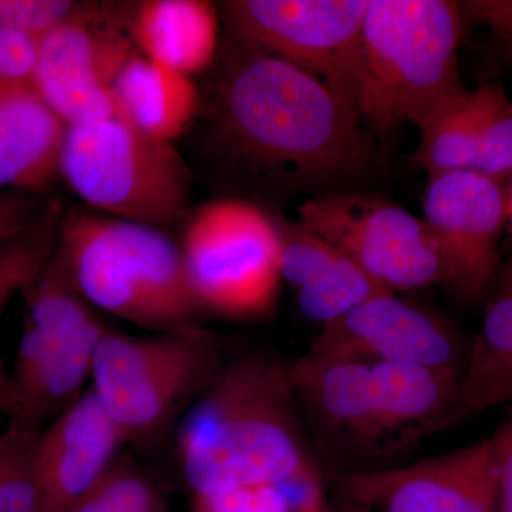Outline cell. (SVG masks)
<instances>
[{"instance_id":"obj_7","label":"cell","mask_w":512,"mask_h":512,"mask_svg":"<svg viewBox=\"0 0 512 512\" xmlns=\"http://www.w3.org/2000/svg\"><path fill=\"white\" fill-rule=\"evenodd\" d=\"M22 295L25 318L10 372L15 413L9 420L43 430L87 392L109 328L77 291L56 251Z\"/></svg>"},{"instance_id":"obj_9","label":"cell","mask_w":512,"mask_h":512,"mask_svg":"<svg viewBox=\"0 0 512 512\" xmlns=\"http://www.w3.org/2000/svg\"><path fill=\"white\" fill-rule=\"evenodd\" d=\"M366 8L367 0H229L221 6L235 42L311 74L357 116Z\"/></svg>"},{"instance_id":"obj_27","label":"cell","mask_w":512,"mask_h":512,"mask_svg":"<svg viewBox=\"0 0 512 512\" xmlns=\"http://www.w3.org/2000/svg\"><path fill=\"white\" fill-rule=\"evenodd\" d=\"M471 171L497 181L512 177V101L500 84H491L490 101Z\"/></svg>"},{"instance_id":"obj_16","label":"cell","mask_w":512,"mask_h":512,"mask_svg":"<svg viewBox=\"0 0 512 512\" xmlns=\"http://www.w3.org/2000/svg\"><path fill=\"white\" fill-rule=\"evenodd\" d=\"M119 430L92 389L40 431L36 512H69L120 454Z\"/></svg>"},{"instance_id":"obj_12","label":"cell","mask_w":512,"mask_h":512,"mask_svg":"<svg viewBox=\"0 0 512 512\" xmlns=\"http://www.w3.org/2000/svg\"><path fill=\"white\" fill-rule=\"evenodd\" d=\"M288 369L320 468L333 478L390 467L370 363L306 353L288 363Z\"/></svg>"},{"instance_id":"obj_14","label":"cell","mask_w":512,"mask_h":512,"mask_svg":"<svg viewBox=\"0 0 512 512\" xmlns=\"http://www.w3.org/2000/svg\"><path fill=\"white\" fill-rule=\"evenodd\" d=\"M309 355L365 363H403L460 377L467 348L457 330L396 293H383L322 326Z\"/></svg>"},{"instance_id":"obj_3","label":"cell","mask_w":512,"mask_h":512,"mask_svg":"<svg viewBox=\"0 0 512 512\" xmlns=\"http://www.w3.org/2000/svg\"><path fill=\"white\" fill-rule=\"evenodd\" d=\"M56 254L94 309L153 333L197 325L181 248L150 225L92 214L60 224Z\"/></svg>"},{"instance_id":"obj_15","label":"cell","mask_w":512,"mask_h":512,"mask_svg":"<svg viewBox=\"0 0 512 512\" xmlns=\"http://www.w3.org/2000/svg\"><path fill=\"white\" fill-rule=\"evenodd\" d=\"M424 221L446 249L456 289L481 298L500 274L498 239L508 222V192L501 181L476 171L430 175Z\"/></svg>"},{"instance_id":"obj_6","label":"cell","mask_w":512,"mask_h":512,"mask_svg":"<svg viewBox=\"0 0 512 512\" xmlns=\"http://www.w3.org/2000/svg\"><path fill=\"white\" fill-rule=\"evenodd\" d=\"M59 174L77 197L121 220L158 228L187 217L183 157L119 116L67 126Z\"/></svg>"},{"instance_id":"obj_23","label":"cell","mask_w":512,"mask_h":512,"mask_svg":"<svg viewBox=\"0 0 512 512\" xmlns=\"http://www.w3.org/2000/svg\"><path fill=\"white\" fill-rule=\"evenodd\" d=\"M491 84L447 101L419 127L420 143L410 165L427 175L471 171L490 101Z\"/></svg>"},{"instance_id":"obj_13","label":"cell","mask_w":512,"mask_h":512,"mask_svg":"<svg viewBox=\"0 0 512 512\" xmlns=\"http://www.w3.org/2000/svg\"><path fill=\"white\" fill-rule=\"evenodd\" d=\"M370 512H498L494 444L483 439L416 463L333 477Z\"/></svg>"},{"instance_id":"obj_33","label":"cell","mask_w":512,"mask_h":512,"mask_svg":"<svg viewBox=\"0 0 512 512\" xmlns=\"http://www.w3.org/2000/svg\"><path fill=\"white\" fill-rule=\"evenodd\" d=\"M15 413V394H13L10 372L0 356V414L10 417Z\"/></svg>"},{"instance_id":"obj_32","label":"cell","mask_w":512,"mask_h":512,"mask_svg":"<svg viewBox=\"0 0 512 512\" xmlns=\"http://www.w3.org/2000/svg\"><path fill=\"white\" fill-rule=\"evenodd\" d=\"M491 440L498 467V512H512V409Z\"/></svg>"},{"instance_id":"obj_24","label":"cell","mask_w":512,"mask_h":512,"mask_svg":"<svg viewBox=\"0 0 512 512\" xmlns=\"http://www.w3.org/2000/svg\"><path fill=\"white\" fill-rule=\"evenodd\" d=\"M69 512H168L160 485L130 454L121 453Z\"/></svg>"},{"instance_id":"obj_26","label":"cell","mask_w":512,"mask_h":512,"mask_svg":"<svg viewBox=\"0 0 512 512\" xmlns=\"http://www.w3.org/2000/svg\"><path fill=\"white\" fill-rule=\"evenodd\" d=\"M40 431L13 420L0 431V512H36L35 458Z\"/></svg>"},{"instance_id":"obj_29","label":"cell","mask_w":512,"mask_h":512,"mask_svg":"<svg viewBox=\"0 0 512 512\" xmlns=\"http://www.w3.org/2000/svg\"><path fill=\"white\" fill-rule=\"evenodd\" d=\"M194 512H295L281 483L244 485L192 497Z\"/></svg>"},{"instance_id":"obj_19","label":"cell","mask_w":512,"mask_h":512,"mask_svg":"<svg viewBox=\"0 0 512 512\" xmlns=\"http://www.w3.org/2000/svg\"><path fill=\"white\" fill-rule=\"evenodd\" d=\"M67 124L35 89L0 99V191L37 194L59 174Z\"/></svg>"},{"instance_id":"obj_35","label":"cell","mask_w":512,"mask_h":512,"mask_svg":"<svg viewBox=\"0 0 512 512\" xmlns=\"http://www.w3.org/2000/svg\"><path fill=\"white\" fill-rule=\"evenodd\" d=\"M508 227H510V234H511V242H512V184H511V190L508 191ZM510 259H512V249H511V256Z\"/></svg>"},{"instance_id":"obj_36","label":"cell","mask_w":512,"mask_h":512,"mask_svg":"<svg viewBox=\"0 0 512 512\" xmlns=\"http://www.w3.org/2000/svg\"><path fill=\"white\" fill-rule=\"evenodd\" d=\"M508 37H510V39H511V42H512V33H511V35H510V36H508Z\"/></svg>"},{"instance_id":"obj_5","label":"cell","mask_w":512,"mask_h":512,"mask_svg":"<svg viewBox=\"0 0 512 512\" xmlns=\"http://www.w3.org/2000/svg\"><path fill=\"white\" fill-rule=\"evenodd\" d=\"M224 362L218 339L200 326L151 336L109 329L94 356L90 389L124 444L154 447L180 423Z\"/></svg>"},{"instance_id":"obj_25","label":"cell","mask_w":512,"mask_h":512,"mask_svg":"<svg viewBox=\"0 0 512 512\" xmlns=\"http://www.w3.org/2000/svg\"><path fill=\"white\" fill-rule=\"evenodd\" d=\"M59 214V208L50 205L35 227L0 248V319L13 296L22 293L55 254Z\"/></svg>"},{"instance_id":"obj_4","label":"cell","mask_w":512,"mask_h":512,"mask_svg":"<svg viewBox=\"0 0 512 512\" xmlns=\"http://www.w3.org/2000/svg\"><path fill=\"white\" fill-rule=\"evenodd\" d=\"M461 8L448 0H367L362 26L365 86L359 116L387 133L419 128L463 92Z\"/></svg>"},{"instance_id":"obj_17","label":"cell","mask_w":512,"mask_h":512,"mask_svg":"<svg viewBox=\"0 0 512 512\" xmlns=\"http://www.w3.org/2000/svg\"><path fill=\"white\" fill-rule=\"evenodd\" d=\"M269 211L278 231L282 282L291 286L306 318L325 326L369 299L393 293L301 221Z\"/></svg>"},{"instance_id":"obj_2","label":"cell","mask_w":512,"mask_h":512,"mask_svg":"<svg viewBox=\"0 0 512 512\" xmlns=\"http://www.w3.org/2000/svg\"><path fill=\"white\" fill-rule=\"evenodd\" d=\"M177 457L192 497L323 473L288 363L264 355L222 363L178 423Z\"/></svg>"},{"instance_id":"obj_18","label":"cell","mask_w":512,"mask_h":512,"mask_svg":"<svg viewBox=\"0 0 512 512\" xmlns=\"http://www.w3.org/2000/svg\"><path fill=\"white\" fill-rule=\"evenodd\" d=\"M384 446L392 467L427 437L453 426L458 376L403 363H370Z\"/></svg>"},{"instance_id":"obj_30","label":"cell","mask_w":512,"mask_h":512,"mask_svg":"<svg viewBox=\"0 0 512 512\" xmlns=\"http://www.w3.org/2000/svg\"><path fill=\"white\" fill-rule=\"evenodd\" d=\"M40 39L0 28V99L20 90L35 89Z\"/></svg>"},{"instance_id":"obj_8","label":"cell","mask_w":512,"mask_h":512,"mask_svg":"<svg viewBox=\"0 0 512 512\" xmlns=\"http://www.w3.org/2000/svg\"><path fill=\"white\" fill-rule=\"evenodd\" d=\"M180 248L202 311L238 320L274 311L282 278L271 211L238 197L205 202L187 218Z\"/></svg>"},{"instance_id":"obj_21","label":"cell","mask_w":512,"mask_h":512,"mask_svg":"<svg viewBox=\"0 0 512 512\" xmlns=\"http://www.w3.org/2000/svg\"><path fill=\"white\" fill-rule=\"evenodd\" d=\"M512 403V259L490 291L480 332L467 348L451 424Z\"/></svg>"},{"instance_id":"obj_11","label":"cell","mask_w":512,"mask_h":512,"mask_svg":"<svg viewBox=\"0 0 512 512\" xmlns=\"http://www.w3.org/2000/svg\"><path fill=\"white\" fill-rule=\"evenodd\" d=\"M130 13L131 6L80 3L40 39L33 86L67 126L117 116L114 83L137 53Z\"/></svg>"},{"instance_id":"obj_20","label":"cell","mask_w":512,"mask_h":512,"mask_svg":"<svg viewBox=\"0 0 512 512\" xmlns=\"http://www.w3.org/2000/svg\"><path fill=\"white\" fill-rule=\"evenodd\" d=\"M130 30L140 55L192 77L217 56L220 15L208 0H144L131 6Z\"/></svg>"},{"instance_id":"obj_22","label":"cell","mask_w":512,"mask_h":512,"mask_svg":"<svg viewBox=\"0 0 512 512\" xmlns=\"http://www.w3.org/2000/svg\"><path fill=\"white\" fill-rule=\"evenodd\" d=\"M117 116L156 140L173 143L190 130L200 111L192 77L134 53L113 87Z\"/></svg>"},{"instance_id":"obj_31","label":"cell","mask_w":512,"mask_h":512,"mask_svg":"<svg viewBox=\"0 0 512 512\" xmlns=\"http://www.w3.org/2000/svg\"><path fill=\"white\" fill-rule=\"evenodd\" d=\"M46 210L36 194L0 191V248L35 227Z\"/></svg>"},{"instance_id":"obj_28","label":"cell","mask_w":512,"mask_h":512,"mask_svg":"<svg viewBox=\"0 0 512 512\" xmlns=\"http://www.w3.org/2000/svg\"><path fill=\"white\" fill-rule=\"evenodd\" d=\"M79 5L72 0H0V28L43 39L72 18Z\"/></svg>"},{"instance_id":"obj_1","label":"cell","mask_w":512,"mask_h":512,"mask_svg":"<svg viewBox=\"0 0 512 512\" xmlns=\"http://www.w3.org/2000/svg\"><path fill=\"white\" fill-rule=\"evenodd\" d=\"M238 43L215 89L208 146L239 190L348 191L379 158L360 117L311 74Z\"/></svg>"},{"instance_id":"obj_10","label":"cell","mask_w":512,"mask_h":512,"mask_svg":"<svg viewBox=\"0 0 512 512\" xmlns=\"http://www.w3.org/2000/svg\"><path fill=\"white\" fill-rule=\"evenodd\" d=\"M298 220L352 259L390 292L456 288L446 249L423 218L373 192L313 195Z\"/></svg>"},{"instance_id":"obj_34","label":"cell","mask_w":512,"mask_h":512,"mask_svg":"<svg viewBox=\"0 0 512 512\" xmlns=\"http://www.w3.org/2000/svg\"><path fill=\"white\" fill-rule=\"evenodd\" d=\"M330 512H370L367 511L366 508L360 507L352 501H349L348 498L342 497L339 494L338 501H336L335 508H333Z\"/></svg>"}]
</instances>
